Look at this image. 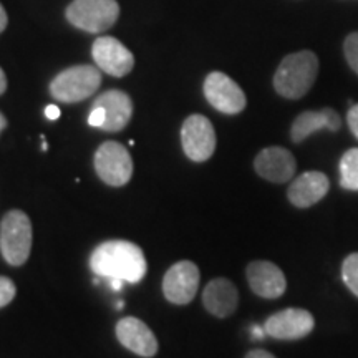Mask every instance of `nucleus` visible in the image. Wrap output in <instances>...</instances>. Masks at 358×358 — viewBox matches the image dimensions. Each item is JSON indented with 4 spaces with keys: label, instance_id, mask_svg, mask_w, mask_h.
<instances>
[{
    "label": "nucleus",
    "instance_id": "obj_1",
    "mask_svg": "<svg viewBox=\"0 0 358 358\" xmlns=\"http://www.w3.org/2000/svg\"><path fill=\"white\" fill-rule=\"evenodd\" d=\"M90 267L96 275L136 284L146 275V259L141 248L129 241H106L90 257Z\"/></svg>",
    "mask_w": 358,
    "mask_h": 358
},
{
    "label": "nucleus",
    "instance_id": "obj_2",
    "mask_svg": "<svg viewBox=\"0 0 358 358\" xmlns=\"http://www.w3.org/2000/svg\"><path fill=\"white\" fill-rule=\"evenodd\" d=\"M319 75V58L310 50L290 53L274 75V88L280 96L299 100L307 95Z\"/></svg>",
    "mask_w": 358,
    "mask_h": 358
},
{
    "label": "nucleus",
    "instance_id": "obj_3",
    "mask_svg": "<svg viewBox=\"0 0 358 358\" xmlns=\"http://www.w3.org/2000/svg\"><path fill=\"white\" fill-rule=\"evenodd\" d=\"M32 222L24 211H10L0 222V252L13 267L27 262L32 250Z\"/></svg>",
    "mask_w": 358,
    "mask_h": 358
},
{
    "label": "nucleus",
    "instance_id": "obj_4",
    "mask_svg": "<svg viewBox=\"0 0 358 358\" xmlns=\"http://www.w3.org/2000/svg\"><path fill=\"white\" fill-rule=\"evenodd\" d=\"M100 85L101 73L98 66H70L53 78L50 83V93L58 101L77 103L92 96L100 88Z\"/></svg>",
    "mask_w": 358,
    "mask_h": 358
},
{
    "label": "nucleus",
    "instance_id": "obj_5",
    "mask_svg": "<svg viewBox=\"0 0 358 358\" xmlns=\"http://www.w3.org/2000/svg\"><path fill=\"white\" fill-rule=\"evenodd\" d=\"M120 7L116 0H73L66 8L71 25L90 34H101L118 20Z\"/></svg>",
    "mask_w": 358,
    "mask_h": 358
},
{
    "label": "nucleus",
    "instance_id": "obj_6",
    "mask_svg": "<svg viewBox=\"0 0 358 358\" xmlns=\"http://www.w3.org/2000/svg\"><path fill=\"white\" fill-rule=\"evenodd\" d=\"M95 171L108 186L128 185L133 174V159L129 151L116 141H106L95 153Z\"/></svg>",
    "mask_w": 358,
    "mask_h": 358
},
{
    "label": "nucleus",
    "instance_id": "obj_7",
    "mask_svg": "<svg viewBox=\"0 0 358 358\" xmlns=\"http://www.w3.org/2000/svg\"><path fill=\"white\" fill-rule=\"evenodd\" d=\"M182 150L194 163H204L216 150V131L203 115H191L181 128Z\"/></svg>",
    "mask_w": 358,
    "mask_h": 358
},
{
    "label": "nucleus",
    "instance_id": "obj_8",
    "mask_svg": "<svg viewBox=\"0 0 358 358\" xmlns=\"http://www.w3.org/2000/svg\"><path fill=\"white\" fill-rule=\"evenodd\" d=\"M199 268L194 262L181 261L168 268L163 279V294L166 301L176 306H186L194 295L198 294L199 287Z\"/></svg>",
    "mask_w": 358,
    "mask_h": 358
},
{
    "label": "nucleus",
    "instance_id": "obj_9",
    "mask_svg": "<svg viewBox=\"0 0 358 358\" xmlns=\"http://www.w3.org/2000/svg\"><path fill=\"white\" fill-rule=\"evenodd\" d=\"M204 95L217 111L226 115H237L245 108V95L234 80L221 71H213L204 82Z\"/></svg>",
    "mask_w": 358,
    "mask_h": 358
},
{
    "label": "nucleus",
    "instance_id": "obj_10",
    "mask_svg": "<svg viewBox=\"0 0 358 358\" xmlns=\"http://www.w3.org/2000/svg\"><path fill=\"white\" fill-rule=\"evenodd\" d=\"M315 327L313 315L306 308H284L266 320L264 330L268 337L277 340H301Z\"/></svg>",
    "mask_w": 358,
    "mask_h": 358
},
{
    "label": "nucleus",
    "instance_id": "obj_11",
    "mask_svg": "<svg viewBox=\"0 0 358 358\" xmlns=\"http://www.w3.org/2000/svg\"><path fill=\"white\" fill-rule=\"evenodd\" d=\"M96 66L111 77L122 78L134 66V57L124 45L113 37H100L92 47Z\"/></svg>",
    "mask_w": 358,
    "mask_h": 358
},
{
    "label": "nucleus",
    "instance_id": "obj_12",
    "mask_svg": "<svg viewBox=\"0 0 358 358\" xmlns=\"http://www.w3.org/2000/svg\"><path fill=\"white\" fill-rule=\"evenodd\" d=\"M254 168L261 178L275 185H282V182L290 181V178L294 176L297 163H295L294 155L285 148L268 146L256 156Z\"/></svg>",
    "mask_w": 358,
    "mask_h": 358
},
{
    "label": "nucleus",
    "instance_id": "obj_13",
    "mask_svg": "<svg viewBox=\"0 0 358 358\" xmlns=\"http://www.w3.org/2000/svg\"><path fill=\"white\" fill-rule=\"evenodd\" d=\"M116 338L124 348L140 357L151 358L158 353V340L155 334L136 317H124L116 324Z\"/></svg>",
    "mask_w": 358,
    "mask_h": 358
},
{
    "label": "nucleus",
    "instance_id": "obj_14",
    "mask_svg": "<svg viewBox=\"0 0 358 358\" xmlns=\"http://www.w3.org/2000/svg\"><path fill=\"white\" fill-rule=\"evenodd\" d=\"M248 282L252 292L264 299H279L287 289L284 272L268 261H254L245 268Z\"/></svg>",
    "mask_w": 358,
    "mask_h": 358
},
{
    "label": "nucleus",
    "instance_id": "obj_15",
    "mask_svg": "<svg viewBox=\"0 0 358 358\" xmlns=\"http://www.w3.org/2000/svg\"><path fill=\"white\" fill-rule=\"evenodd\" d=\"M329 178L320 171H307L294 179L287 191V198L295 208H310L322 201L329 192Z\"/></svg>",
    "mask_w": 358,
    "mask_h": 358
},
{
    "label": "nucleus",
    "instance_id": "obj_16",
    "mask_svg": "<svg viewBox=\"0 0 358 358\" xmlns=\"http://www.w3.org/2000/svg\"><path fill=\"white\" fill-rule=\"evenodd\" d=\"M95 106H100L105 113V122H103L101 129L108 133L122 131L131 120L133 103L124 92L120 90H110L100 95L93 103Z\"/></svg>",
    "mask_w": 358,
    "mask_h": 358
},
{
    "label": "nucleus",
    "instance_id": "obj_17",
    "mask_svg": "<svg viewBox=\"0 0 358 358\" xmlns=\"http://www.w3.org/2000/svg\"><path fill=\"white\" fill-rule=\"evenodd\" d=\"M206 310L219 319H226L236 312L239 294L229 279H214L206 285L203 292Z\"/></svg>",
    "mask_w": 358,
    "mask_h": 358
},
{
    "label": "nucleus",
    "instance_id": "obj_18",
    "mask_svg": "<svg viewBox=\"0 0 358 358\" xmlns=\"http://www.w3.org/2000/svg\"><path fill=\"white\" fill-rule=\"evenodd\" d=\"M342 127V120L338 113L332 108H324L319 111H303L295 118L290 129V136L294 143H301L312 133L319 129H329V131H338Z\"/></svg>",
    "mask_w": 358,
    "mask_h": 358
},
{
    "label": "nucleus",
    "instance_id": "obj_19",
    "mask_svg": "<svg viewBox=\"0 0 358 358\" xmlns=\"http://www.w3.org/2000/svg\"><path fill=\"white\" fill-rule=\"evenodd\" d=\"M340 186L358 191V148H352L340 159Z\"/></svg>",
    "mask_w": 358,
    "mask_h": 358
},
{
    "label": "nucleus",
    "instance_id": "obj_20",
    "mask_svg": "<svg viewBox=\"0 0 358 358\" xmlns=\"http://www.w3.org/2000/svg\"><path fill=\"white\" fill-rule=\"evenodd\" d=\"M342 280L350 289V292L358 297V252H353L342 264Z\"/></svg>",
    "mask_w": 358,
    "mask_h": 358
},
{
    "label": "nucleus",
    "instance_id": "obj_21",
    "mask_svg": "<svg viewBox=\"0 0 358 358\" xmlns=\"http://www.w3.org/2000/svg\"><path fill=\"white\" fill-rule=\"evenodd\" d=\"M343 52H345V58L348 65L352 66L353 71L358 73V32L348 35L345 38V45H343Z\"/></svg>",
    "mask_w": 358,
    "mask_h": 358
},
{
    "label": "nucleus",
    "instance_id": "obj_22",
    "mask_svg": "<svg viewBox=\"0 0 358 358\" xmlns=\"http://www.w3.org/2000/svg\"><path fill=\"white\" fill-rule=\"evenodd\" d=\"M15 284L8 277H0V308L8 306L15 297Z\"/></svg>",
    "mask_w": 358,
    "mask_h": 358
},
{
    "label": "nucleus",
    "instance_id": "obj_23",
    "mask_svg": "<svg viewBox=\"0 0 358 358\" xmlns=\"http://www.w3.org/2000/svg\"><path fill=\"white\" fill-rule=\"evenodd\" d=\"M103 122H105V113H103V110L100 106H95L93 105L92 108V113L88 116V124L93 128H100L103 127Z\"/></svg>",
    "mask_w": 358,
    "mask_h": 358
},
{
    "label": "nucleus",
    "instance_id": "obj_24",
    "mask_svg": "<svg viewBox=\"0 0 358 358\" xmlns=\"http://www.w3.org/2000/svg\"><path fill=\"white\" fill-rule=\"evenodd\" d=\"M347 122H348V127H350V131L353 133V136L358 140V103L357 105H352V108L348 110Z\"/></svg>",
    "mask_w": 358,
    "mask_h": 358
},
{
    "label": "nucleus",
    "instance_id": "obj_25",
    "mask_svg": "<svg viewBox=\"0 0 358 358\" xmlns=\"http://www.w3.org/2000/svg\"><path fill=\"white\" fill-rule=\"evenodd\" d=\"M45 116H47L48 120H58L60 118V108H58V106H55V105H48L47 108H45Z\"/></svg>",
    "mask_w": 358,
    "mask_h": 358
},
{
    "label": "nucleus",
    "instance_id": "obj_26",
    "mask_svg": "<svg viewBox=\"0 0 358 358\" xmlns=\"http://www.w3.org/2000/svg\"><path fill=\"white\" fill-rule=\"evenodd\" d=\"M245 358H275L272 353H268L266 350H262V348H256V350H250Z\"/></svg>",
    "mask_w": 358,
    "mask_h": 358
},
{
    "label": "nucleus",
    "instance_id": "obj_27",
    "mask_svg": "<svg viewBox=\"0 0 358 358\" xmlns=\"http://www.w3.org/2000/svg\"><path fill=\"white\" fill-rule=\"evenodd\" d=\"M7 22H8L7 12H6V8L2 7V3H0V32H3V30H6Z\"/></svg>",
    "mask_w": 358,
    "mask_h": 358
},
{
    "label": "nucleus",
    "instance_id": "obj_28",
    "mask_svg": "<svg viewBox=\"0 0 358 358\" xmlns=\"http://www.w3.org/2000/svg\"><path fill=\"white\" fill-rule=\"evenodd\" d=\"M6 90H7V78H6V73H3V70L0 69V95H2Z\"/></svg>",
    "mask_w": 358,
    "mask_h": 358
},
{
    "label": "nucleus",
    "instance_id": "obj_29",
    "mask_svg": "<svg viewBox=\"0 0 358 358\" xmlns=\"http://www.w3.org/2000/svg\"><path fill=\"white\" fill-rule=\"evenodd\" d=\"M264 334H266V330H264V329H259V327H254V329H252L254 338H262Z\"/></svg>",
    "mask_w": 358,
    "mask_h": 358
},
{
    "label": "nucleus",
    "instance_id": "obj_30",
    "mask_svg": "<svg viewBox=\"0 0 358 358\" xmlns=\"http://www.w3.org/2000/svg\"><path fill=\"white\" fill-rule=\"evenodd\" d=\"M110 282H111V287H113L115 290H120V289H122L123 280H118V279H110Z\"/></svg>",
    "mask_w": 358,
    "mask_h": 358
},
{
    "label": "nucleus",
    "instance_id": "obj_31",
    "mask_svg": "<svg viewBox=\"0 0 358 358\" xmlns=\"http://www.w3.org/2000/svg\"><path fill=\"white\" fill-rule=\"evenodd\" d=\"M6 128H7V120H6V116L0 113V133H2Z\"/></svg>",
    "mask_w": 358,
    "mask_h": 358
}]
</instances>
